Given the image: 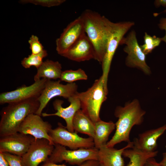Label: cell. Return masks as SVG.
I'll return each mask as SVG.
<instances>
[{"label": "cell", "mask_w": 166, "mask_h": 166, "mask_svg": "<svg viewBox=\"0 0 166 166\" xmlns=\"http://www.w3.org/2000/svg\"><path fill=\"white\" fill-rule=\"evenodd\" d=\"M81 16L85 33L94 47V59L101 64L115 23L89 10L85 11Z\"/></svg>", "instance_id": "obj_1"}, {"label": "cell", "mask_w": 166, "mask_h": 166, "mask_svg": "<svg viewBox=\"0 0 166 166\" xmlns=\"http://www.w3.org/2000/svg\"><path fill=\"white\" fill-rule=\"evenodd\" d=\"M145 113L137 99L126 103L123 107H117L114 112L115 116L118 119L115 123V132L105 145L113 148L122 142H130V134L132 128L135 125L142 124Z\"/></svg>", "instance_id": "obj_2"}, {"label": "cell", "mask_w": 166, "mask_h": 166, "mask_svg": "<svg viewBox=\"0 0 166 166\" xmlns=\"http://www.w3.org/2000/svg\"><path fill=\"white\" fill-rule=\"evenodd\" d=\"M39 105L37 98L8 104L1 112L0 137L18 132L23 121L29 115L35 114Z\"/></svg>", "instance_id": "obj_3"}, {"label": "cell", "mask_w": 166, "mask_h": 166, "mask_svg": "<svg viewBox=\"0 0 166 166\" xmlns=\"http://www.w3.org/2000/svg\"><path fill=\"white\" fill-rule=\"evenodd\" d=\"M108 93L107 87L101 76L86 91L77 92L75 94L80 101L81 109L94 123L101 120V108L107 99Z\"/></svg>", "instance_id": "obj_4"}, {"label": "cell", "mask_w": 166, "mask_h": 166, "mask_svg": "<svg viewBox=\"0 0 166 166\" xmlns=\"http://www.w3.org/2000/svg\"><path fill=\"white\" fill-rule=\"evenodd\" d=\"M98 149L95 147L69 150L64 146L54 144V149L46 161L57 164L65 161L79 166L88 161H98Z\"/></svg>", "instance_id": "obj_5"}, {"label": "cell", "mask_w": 166, "mask_h": 166, "mask_svg": "<svg viewBox=\"0 0 166 166\" xmlns=\"http://www.w3.org/2000/svg\"><path fill=\"white\" fill-rule=\"evenodd\" d=\"M125 45L124 51L127 55L125 59L126 65L130 68H136L147 75H149L151 71L146 61V55L143 52L138 44L136 33L132 30L120 42V45Z\"/></svg>", "instance_id": "obj_6"}, {"label": "cell", "mask_w": 166, "mask_h": 166, "mask_svg": "<svg viewBox=\"0 0 166 166\" xmlns=\"http://www.w3.org/2000/svg\"><path fill=\"white\" fill-rule=\"evenodd\" d=\"M134 25V22L131 21L115 23L106 52L101 63L102 70V76L106 86H107L108 76L111 63L116 51L124 35Z\"/></svg>", "instance_id": "obj_7"}, {"label": "cell", "mask_w": 166, "mask_h": 166, "mask_svg": "<svg viewBox=\"0 0 166 166\" xmlns=\"http://www.w3.org/2000/svg\"><path fill=\"white\" fill-rule=\"evenodd\" d=\"M61 81L60 80H47L44 89L38 98L40 105L35 114L41 116L42 111L52 98L59 96L68 99L77 92V86L75 83L63 85L60 83Z\"/></svg>", "instance_id": "obj_8"}, {"label": "cell", "mask_w": 166, "mask_h": 166, "mask_svg": "<svg viewBox=\"0 0 166 166\" xmlns=\"http://www.w3.org/2000/svg\"><path fill=\"white\" fill-rule=\"evenodd\" d=\"M56 128L52 129L49 135L54 144H59L69 147L71 150L80 148H92L94 147L93 138H83L79 136L76 132L67 130L60 123Z\"/></svg>", "instance_id": "obj_9"}, {"label": "cell", "mask_w": 166, "mask_h": 166, "mask_svg": "<svg viewBox=\"0 0 166 166\" xmlns=\"http://www.w3.org/2000/svg\"><path fill=\"white\" fill-rule=\"evenodd\" d=\"M47 80L42 78L34 81V83L29 86L22 85L14 90L1 93L0 104L38 99L44 89Z\"/></svg>", "instance_id": "obj_10"}, {"label": "cell", "mask_w": 166, "mask_h": 166, "mask_svg": "<svg viewBox=\"0 0 166 166\" xmlns=\"http://www.w3.org/2000/svg\"><path fill=\"white\" fill-rule=\"evenodd\" d=\"M54 145L45 139H34L27 152L22 156L23 166H38L45 162L51 154Z\"/></svg>", "instance_id": "obj_11"}, {"label": "cell", "mask_w": 166, "mask_h": 166, "mask_svg": "<svg viewBox=\"0 0 166 166\" xmlns=\"http://www.w3.org/2000/svg\"><path fill=\"white\" fill-rule=\"evenodd\" d=\"M85 33L80 16L69 23L56 39V49L57 53L62 56Z\"/></svg>", "instance_id": "obj_12"}, {"label": "cell", "mask_w": 166, "mask_h": 166, "mask_svg": "<svg viewBox=\"0 0 166 166\" xmlns=\"http://www.w3.org/2000/svg\"><path fill=\"white\" fill-rule=\"evenodd\" d=\"M52 129V126L49 122L44 121L40 116L33 113L29 115L23 121L19 127L18 132L31 135L35 139H46L54 145L49 135Z\"/></svg>", "instance_id": "obj_13"}, {"label": "cell", "mask_w": 166, "mask_h": 166, "mask_svg": "<svg viewBox=\"0 0 166 166\" xmlns=\"http://www.w3.org/2000/svg\"><path fill=\"white\" fill-rule=\"evenodd\" d=\"M34 139L31 135L19 132L0 137V152H8L22 156Z\"/></svg>", "instance_id": "obj_14"}, {"label": "cell", "mask_w": 166, "mask_h": 166, "mask_svg": "<svg viewBox=\"0 0 166 166\" xmlns=\"http://www.w3.org/2000/svg\"><path fill=\"white\" fill-rule=\"evenodd\" d=\"M75 94L68 99L70 103L69 106L63 107L62 105L64 101L61 100L56 99L53 103V106L56 112L50 114L42 113V115L43 117L55 116L62 118L66 122V128L67 130L69 132H73L74 130L73 124V119L77 111L81 109L80 101Z\"/></svg>", "instance_id": "obj_15"}, {"label": "cell", "mask_w": 166, "mask_h": 166, "mask_svg": "<svg viewBox=\"0 0 166 166\" xmlns=\"http://www.w3.org/2000/svg\"><path fill=\"white\" fill-rule=\"evenodd\" d=\"M62 56L70 60L77 62L94 59V47L85 33Z\"/></svg>", "instance_id": "obj_16"}, {"label": "cell", "mask_w": 166, "mask_h": 166, "mask_svg": "<svg viewBox=\"0 0 166 166\" xmlns=\"http://www.w3.org/2000/svg\"><path fill=\"white\" fill-rule=\"evenodd\" d=\"M166 130V124L158 128L147 130L134 140L133 147L145 152H152L157 147V141Z\"/></svg>", "instance_id": "obj_17"}, {"label": "cell", "mask_w": 166, "mask_h": 166, "mask_svg": "<svg viewBox=\"0 0 166 166\" xmlns=\"http://www.w3.org/2000/svg\"><path fill=\"white\" fill-rule=\"evenodd\" d=\"M133 146V142L131 141L120 149L106 145L102 146L98 149V161L102 166H124L123 153L125 149L132 148Z\"/></svg>", "instance_id": "obj_18"}, {"label": "cell", "mask_w": 166, "mask_h": 166, "mask_svg": "<svg viewBox=\"0 0 166 166\" xmlns=\"http://www.w3.org/2000/svg\"><path fill=\"white\" fill-rule=\"evenodd\" d=\"M115 128V123L112 121L107 122L101 119L95 123L93 138L94 147L99 149L105 145L109 135Z\"/></svg>", "instance_id": "obj_19"}, {"label": "cell", "mask_w": 166, "mask_h": 166, "mask_svg": "<svg viewBox=\"0 0 166 166\" xmlns=\"http://www.w3.org/2000/svg\"><path fill=\"white\" fill-rule=\"evenodd\" d=\"M61 69V64L58 61L47 60L37 69L34 77V81L42 78L49 80L60 79L62 72Z\"/></svg>", "instance_id": "obj_20"}, {"label": "cell", "mask_w": 166, "mask_h": 166, "mask_svg": "<svg viewBox=\"0 0 166 166\" xmlns=\"http://www.w3.org/2000/svg\"><path fill=\"white\" fill-rule=\"evenodd\" d=\"M74 130L76 132L85 134L93 138L94 123L80 109L75 113L73 121Z\"/></svg>", "instance_id": "obj_21"}, {"label": "cell", "mask_w": 166, "mask_h": 166, "mask_svg": "<svg viewBox=\"0 0 166 166\" xmlns=\"http://www.w3.org/2000/svg\"><path fill=\"white\" fill-rule=\"evenodd\" d=\"M158 152L157 151L152 152H145L132 147L130 149H125L122 156L129 159V162L127 166H144L148 159L155 157Z\"/></svg>", "instance_id": "obj_22"}, {"label": "cell", "mask_w": 166, "mask_h": 166, "mask_svg": "<svg viewBox=\"0 0 166 166\" xmlns=\"http://www.w3.org/2000/svg\"><path fill=\"white\" fill-rule=\"evenodd\" d=\"M88 76L82 69H79L77 70H67L62 71L60 80L68 83H72L80 80H86Z\"/></svg>", "instance_id": "obj_23"}, {"label": "cell", "mask_w": 166, "mask_h": 166, "mask_svg": "<svg viewBox=\"0 0 166 166\" xmlns=\"http://www.w3.org/2000/svg\"><path fill=\"white\" fill-rule=\"evenodd\" d=\"M48 55L47 51L44 50L41 53L34 54H32L27 57H25L21 61V64L26 69L34 66L38 69L42 64L43 59Z\"/></svg>", "instance_id": "obj_24"}, {"label": "cell", "mask_w": 166, "mask_h": 166, "mask_svg": "<svg viewBox=\"0 0 166 166\" xmlns=\"http://www.w3.org/2000/svg\"><path fill=\"white\" fill-rule=\"evenodd\" d=\"M144 44L140 46L146 55L151 53L154 49L159 46L162 42L161 38L155 35L151 36L146 32L144 33Z\"/></svg>", "instance_id": "obj_25"}, {"label": "cell", "mask_w": 166, "mask_h": 166, "mask_svg": "<svg viewBox=\"0 0 166 166\" xmlns=\"http://www.w3.org/2000/svg\"><path fill=\"white\" fill-rule=\"evenodd\" d=\"M65 1V0H21L19 2L23 4L30 3L43 6L51 7L59 6Z\"/></svg>", "instance_id": "obj_26"}, {"label": "cell", "mask_w": 166, "mask_h": 166, "mask_svg": "<svg viewBox=\"0 0 166 166\" xmlns=\"http://www.w3.org/2000/svg\"><path fill=\"white\" fill-rule=\"evenodd\" d=\"M30 49L32 54H37L42 53L44 49L42 44L40 42L38 37L34 35H31L28 40Z\"/></svg>", "instance_id": "obj_27"}, {"label": "cell", "mask_w": 166, "mask_h": 166, "mask_svg": "<svg viewBox=\"0 0 166 166\" xmlns=\"http://www.w3.org/2000/svg\"><path fill=\"white\" fill-rule=\"evenodd\" d=\"M2 153L9 166H23L22 162V156L8 152Z\"/></svg>", "instance_id": "obj_28"}, {"label": "cell", "mask_w": 166, "mask_h": 166, "mask_svg": "<svg viewBox=\"0 0 166 166\" xmlns=\"http://www.w3.org/2000/svg\"><path fill=\"white\" fill-rule=\"evenodd\" d=\"M99 163L98 161L95 160H89L86 161L78 166H99ZM42 166H67L64 164H57L49 162L46 161Z\"/></svg>", "instance_id": "obj_29"}, {"label": "cell", "mask_w": 166, "mask_h": 166, "mask_svg": "<svg viewBox=\"0 0 166 166\" xmlns=\"http://www.w3.org/2000/svg\"><path fill=\"white\" fill-rule=\"evenodd\" d=\"M158 26L161 30L165 31V34L163 37L161 38V39L162 41L166 43V18H161L160 20L159 23L158 24Z\"/></svg>", "instance_id": "obj_30"}, {"label": "cell", "mask_w": 166, "mask_h": 166, "mask_svg": "<svg viewBox=\"0 0 166 166\" xmlns=\"http://www.w3.org/2000/svg\"><path fill=\"white\" fill-rule=\"evenodd\" d=\"M154 5L156 7H158L161 6L164 7H166V0H156L154 1ZM166 9L162 12L160 13H154L153 14V15L154 17L158 16L160 14L162 13H166Z\"/></svg>", "instance_id": "obj_31"}, {"label": "cell", "mask_w": 166, "mask_h": 166, "mask_svg": "<svg viewBox=\"0 0 166 166\" xmlns=\"http://www.w3.org/2000/svg\"><path fill=\"white\" fill-rule=\"evenodd\" d=\"M144 166H163L160 163H157L153 157L148 159Z\"/></svg>", "instance_id": "obj_32"}, {"label": "cell", "mask_w": 166, "mask_h": 166, "mask_svg": "<svg viewBox=\"0 0 166 166\" xmlns=\"http://www.w3.org/2000/svg\"><path fill=\"white\" fill-rule=\"evenodd\" d=\"M0 166H9L2 152H0Z\"/></svg>", "instance_id": "obj_33"}, {"label": "cell", "mask_w": 166, "mask_h": 166, "mask_svg": "<svg viewBox=\"0 0 166 166\" xmlns=\"http://www.w3.org/2000/svg\"><path fill=\"white\" fill-rule=\"evenodd\" d=\"M165 147L166 149V145ZM160 163L163 166H166V151L163 153V159Z\"/></svg>", "instance_id": "obj_34"}, {"label": "cell", "mask_w": 166, "mask_h": 166, "mask_svg": "<svg viewBox=\"0 0 166 166\" xmlns=\"http://www.w3.org/2000/svg\"><path fill=\"white\" fill-rule=\"evenodd\" d=\"M99 166H102L100 164H99Z\"/></svg>", "instance_id": "obj_35"}]
</instances>
